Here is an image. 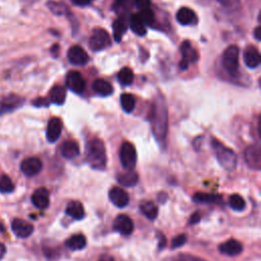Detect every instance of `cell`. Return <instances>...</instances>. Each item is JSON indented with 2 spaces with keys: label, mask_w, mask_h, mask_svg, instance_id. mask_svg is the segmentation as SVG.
Segmentation results:
<instances>
[{
  "label": "cell",
  "mask_w": 261,
  "mask_h": 261,
  "mask_svg": "<svg viewBox=\"0 0 261 261\" xmlns=\"http://www.w3.org/2000/svg\"><path fill=\"white\" fill-rule=\"evenodd\" d=\"M23 101L24 99L20 96L9 95L0 102V111H1V113H6V111L15 110L23 104Z\"/></svg>",
  "instance_id": "ffe728a7"
},
{
  "label": "cell",
  "mask_w": 261,
  "mask_h": 261,
  "mask_svg": "<svg viewBox=\"0 0 261 261\" xmlns=\"http://www.w3.org/2000/svg\"><path fill=\"white\" fill-rule=\"evenodd\" d=\"M42 163L39 158L29 157L24 159L21 164V170L27 177L37 176L42 170Z\"/></svg>",
  "instance_id": "30bf717a"
},
{
  "label": "cell",
  "mask_w": 261,
  "mask_h": 261,
  "mask_svg": "<svg viewBox=\"0 0 261 261\" xmlns=\"http://www.w3.org/2000/svg\"><path fill=\"white\" fill-rule=\"evenodd\" d=\"M121 166L127 170H133L137 164V151L135 146L130 142L122 143L119 150Z\"/></svg>",
  "instance_id": "5b68a950"
},
{
  "label": "cell",
  "mask_w": 261,
  "mask_h": 261,
  "mask_svg": "<svg viewBox=\"0 0 261 261\" xmlns=\"http://www.w3.org/2000/svg\"><path fill=\"white\" fill-rule=\"evenodd\" d=\"M157 235H158V239H159V249H163V248L166 247V236L161 233H157Z\"/></svg>",
  "instance_id": "b9f144b4"
},
{
  "label": "cell",
  "mask_w": 261,
  "mask_h": 261,
  "mask_svg": "<svg viewBox=\"0 0 261 261\" xmlns=\"http://www.w3.org/2000/svg\"><path fill=\"white\" fill-rule=\"evenodd\" d=\"M222 66L232 76L237 74L239 70V48L236 45L229 46L222 55Z\"/></svg>",
  "instance_id": "277c9868"
},
{
  "label": "cell",
  "mask_w": 261,
  "mask_h": 261,
  "mask_svg": "<svg viewBox=\"0 0 261 261\" xmlns=\"http://www.w3.org/2000/svg\"><path fill=\"white\" fill-rule=\"evenodd\" d=\"M32 202L35 207L38 209L44 210L49 206V202H50V199H49V192L45 188H39L37 189L33 195H32Z\"/></svg>",
  "instance_id": "ac0fdd59"
},
{
  "label": "cell",
  "mask_w": 261,
  "mask_h": 261,
  "mask_svg": "<svg viewBox=\"0 0 261 261\" xmlns=\"http://www.w3.org/2000/svg\"><path fill=\"white\" fill-rule=\"evenodd\" d=\"M86 244H87V240L85 238V236L81 234L73 235L66 241V246L69 248L70 250H72V251H78V250L84 249V248L86 247Z\"/></svg>",
  "instance_id": "cb8c5ba5"
},
{
  "label": "cell",
  "mask_w": 261,
  "mask_h": 261,
  "mask_svg": "<svg viewBox=\"0 0 261 261\" xmlns=\"http://www.w3.org/2000/svg\"><path fill=\"white\" fill-rule=\"evenodd\" d=\"M93 90L101 96H109L113 94L114 88L110 83L105 80L98 79L93 83Z\"/></svg>",
  "instance_id": "f1b7e54d"
},
{
  "label": "cell",
  "mask_w": 261,
  "mask_h": 261,
  "mask_svg": "<svg viewBox=\"0 0 261 261\" xmlns=\"http://www.w3.org/2000/svg\"><path fill=\"white\" fill-rule=\"evenodd\" d=\"M141 213L150 220H154L157 215H158V207L154 202L148 201V202H143L140 206Z\"/></svg>",
  "instance_id": "f546056e"
},
{
  "label": "cell",
  "mask_w": 261,
  "mask_h": 261,
  "mask_svg": "<svg viewBox=\"0 0 261 261\" xmlns=\"http://www.w3.org/2000/svg\"><path fill=\"white\" fill-rule=\"evenodd\" d=\"M118 80L122 86H130L134 82V72L131 69L125 68L120 70L118 74Z\"/></svg>",
  "instance_id": "4dcf8cb0"
},
{
  "label": "cell",
  "mask_w": 261,
  "mask_h": 261,
  "mask_svg": "<svg viewBox=\"0 0 261 261\" xmlns=\"http://www.w3.org/2000/svg\"><path fill=\"white\" fill-rule=\"evenodd\" d=\"M244 61L245 65L249 69H256L260 66L261 57L258 49L255 46H248L244 52Z\"/></svg>",
  "instance_id": "2e32d148"
},
{
  "label": "cell",
  "mask_w": 261,
  "mask_h": 261,
  "mask_svg": "<svg viewBox=\"0 0 261 261\" xmlns=\"http://www.w3.org/2000/svg\"><path fill=\"white\" fill-rule=\"evenodd\" d=\"M66 213L71 218L80 220L85 216V209L81 202L79 201H71L68 204Z\"/></svg>",
  "instance_id": "603a6c76"
},
{
  "label": "cell",
  "mask_w": 261,
  "mask_h": 261,
  "mask_svg": "<svg viewBox=\"0 0 261 261\" xmlns=\"http://www.w3.org/2000/svg\"><path fill=\"white\" fill-rule=\"evenodd\" d=\"M33 104H34V106H37V107H46L49 105V101L47 100L46 98L40 97V98L35 99V100L33 101Z\"/></svg>",
  "instance_id": "ab89813d"
},
{
  "label": "cell",
  "mask_w": 261,
  "mask_h": 261,
  "mask_svg": "<svg viewBox=\"0 0 261 261\" xmlns=\"http://www.w3.org/2000/svg\"><path fill=\"white\" fill-rule=\"evenodd\" d=\"M229 205L235 211H242L246 207V203H245V200L243 199V197L238 195V194H234L230 197Z\"/></svg>",
  "instance_id": "d6a6232c"
},
{
  "label": "cell",
  "mask_w": 261,
  "mask_h": 261,
  "mask_svg": "<svg viewBox=\"0 0 261 261\" xmlns=\"http://www.w3.org/2000/svg\"><path fill=\"white\" fill-rule=\"evenodd\" d=\"M61 131H63V121L58 118H52L49 120L46 130V137L48 142H56L61 135Z\"/></svg>",
  "instance_id": "9a60e30c"
},
{
  "label": "cell",
  "mask_w": 261,
  "mask_h": 261,
  "mask_svg": "<svg viewBox=\"0 0 261 261\" xmlns=\"http://www.w3.org/2000/svg\"><path fill=\"white\" fill-rule=\"evenodd\" d=\"M49 97L50 101L57 105H63L67 98V91L65 87L61 86H54L53 88L49 92Z\"/></svg>",
  "instance_id": "484cf974"
},
{
  "label": "cell",
  "mask_w": 261,
  "mask_h": 261,
  "mask_svg": "<svg viewBox=\"0 0 261 261\" xmlns=\"http://www.w3.org/2000/svg\"><path fill=\"white\" fill-rule=\"evenodd\" d=\"M118 182L123 186V187H134L139 181L138 173L134 170H127L125 172H120L117 177Z\"/></svg>",
  "instance_id": "44dd1931"
},
{
  "label": "cell",
  "mask_w": 261,
  "mask_h": 261,
  "mask_svg": "<svg viewBox=\"0 0 261 261\" xmlns=\"http://www.w3.org/2000/svg\"><path fill=\"white\" fill-rule=\"evenodd\" d=\"M169 261H206L202 258H199L190 254H179L169 259Z\"/></svg>",
  "instance_id": "8d00e7d4"
},
{
  "label": "cell",
  "mask_w": 261,
  "mask_h": 261,
  "mask_svg": "<svg viewBox=\"0 0 261 261\" xmlns=\"http://www.w3.org/2000/svg\"><path fill=\"white\" fill-rule=\"evenodd\" d=\"M201 219V215L198 213H194L190 217V225H196Z\"/></svg>",
  "instance_id": "7bdbcfd3"
},
{
  "label": "cell",
  "mask_w": 261,
  "mask_h": 261,
  "mask_svg": "<svg viewBox=\"0 0 261 261\" xmlns=\"http://www.w3.org/2000/svg\"><path fill=\"white\" fill-rule=\"evenodd\" d=\"M68 58L70 60V63L73 66H84L89 60V56L87 54V52L81 46H72L70 48V50L68 52Z\"/></svg>",
  "instance_id": "4fadbf2b"
},
{
  "label": "cell",
  "mask_w": 261,
  "mask_h": 261,
  "mask_svg": "<svg viewBox=\"0 0 261 261\" xmlns=\"http://www.w3.org/2000/svg\"><path fill=\"white\" fill-rule=\"evenodd\" d=\"M66 84L68 88L73 93L82 94L85 91L86 83L82 74L79 71H70L66 77Z\"/></svg>",
  "instance_id": "ba28073f"
},
{
  "label": "cell",
  "mask_w": 261,
  "mask_h": 261,
  "mask_svg": "<svg viewBox=\"0 0 261 261\" xmlns=\"http://www.w3.org/2000/svg\"><path fill=\"white\" fill-rule=\"evenodd\" d=\"M139 16L141 20L143 21V23L145 24V26L146 24L147 26H152L155 17H154V12L152 11L151 8H146V9L141 10V14Z\"/></svg>",
  "instance_id": "d590c367"
},
{
  "label": "cell",
  "mask_w": 261,
  "mask_h": 261,
  "mask_svg": "<svg viewBox=\"0 0 261 261\" xmlns=\"http://www.w3.org/2000/svg\"><path fill=\"white\" fill-rule=\"evenodd\" d=\"M47 6H48L49 9H50L53 12L54 15H58V16L66 15V14H68V12L70 11L69 8H68V6H66L63 3L55 2V1H49L47 3Z\"/></svg>",
  "instance_id": "e575fe53"
},
{
  "label": "cell",
  "mask_w": 261,
  "mask_h": 261,
  "mask_svg": "<svg viewBox=\"0 0 261 261\" xmlns=\"http://www.w3.org/2000/svg\"><path fill=\"white\" fill-rule=\"evenodd\" d=\"M135 3L140 8V10H143L146 8H150L151 0H135Z\"/></svg>",
  "instance_id": "f35d334b"
},
{
  "label": "cell",
  "mask_w": 261,
  "mask_h": 261,
  "mask_svg": "<svg viewBox=\"0 0 261 261\" xmlns=\"http://www.w3.org/2000/svg\"><path fill=\"white\" fill-rule=\"evenodd\" d=\"M218 1H219L221 4H223V5H227V4L229 3L230 0H218Z\"/></svg>",
  "instance_id": "c3c4849f"
},
{
  "label": "cell",
  "mask_w": 261,
  "mask_h": 261,
  "mask_svg": "<svg viewBox=\"0 0 261 261\" xmlns=\"http://www.w3.org/2000/svg\"><path fill=\"white\" fill-rule=\"evenodd\" d=\"M177 21L183 26H190L197 23V17L193 9L189 7H182L177 12Z\"/></svg>",
  "instance_id": "d6986e66"
},
{
  "label": "cell",
  "mask_w": 261,
  "mask_h": 261,
  "mask_svg": "<svg viewBox=\"0 0 261 261\" xmlns=\"http://www.w3.org/2000/svg\"><path fill=\"white\" fill-rule=\"evenodd\" d=\"M0 229H2V227H1V225H0Z\"/></svg>",
  "instance_id": "681fc988"
},
{
  "label": "cell",
  "mask_w": 261,
  "mask_h": 261,
  "mask_svg": "<svg viewBox=\"0 0 261 261\" xmlns=\"http://www.w3.org/2000/svg\"><path fill=\"white\" fill-rule=\"evenodd\" d=\"M111 44L109 34L103 29H95L89 40V46L93 51H101Z\"/></svg>",
  "instance_id": "8992f818"
},
{
  "label": "cell",
  "mask_w": 261,
  "mask_h": 261,
  "mask_svg": "<svg viewBox=\"0 0 261 261\" xmlns=\"http://www.w3.org/2000/svg\"><path fill=\"white\" fill-rule=\"evenodd\" d=\"M86 159L91 167L98 170H103L106 166V151L103 142L94 138L87 143L86 146Z\"/></svg>",
  "instance_id": "6da1fadb"
},
{
  "label": "cell",
  "mask_w": 261,
  "mask_h": 261,
  "mask_svg": "<svg viewBox=\"0 0 261 261\" xmlns=\"http://www.w3.org/2000/svg\"><path fill=\"white\" fill-rule=\"evenodd\" d=\"M11 230L18 238L26 239V238H29L30 236L33 234L34 227L33 225H31L30 222L26 220L16 218L11 222Z\"/></svg>",
  "instance_id": "8fae6325"
},
{
  "label": "cell",
  "mask_w": 261,
  "mask_h": 261,
  "mask_svg": "<svg viewBox=\"0 0 261 261\" xmlns=\"http://www.w3.org/2000/svg\"><path fill=\"white\" fill-rule=\"evenodd\" d=\"M120 105L122 109L126 111V113L130 114L134 110L135 105H136V100L135 97L132 94L125 93L120 96Z\"/></svg>",
  "instance_id": "1f68e13d"
},
{
  "label": "cell",
  "mask_w": 261,
  "mask_h": 261,
  "mask_svg": "<svg viewBox=\"0 0 261 261\" xmlns=\"http://www.w3.org/2000/svg\"><path fill=\"white\" fill-rule=\"evenodd\" d=\"M128 30V23L125 18H119L113 24V31H114V38L117 42H120L122 36Z\"/></svg>",
  "instance_id": "d4e9b609"
},
{
  "label": "cell",
  "mask_w": 261,
  "mask_h": 261,
  "mask_svg": "<svg viewBox=\"0 0 261 261\" xmlns=\"http://www.w3.org/2000/svg\"><path fill=\"white\" fill-rule=\"evenodd\" d=\"M187 242V236L186 235H179L176 238H173L171 241V248L172 249H177L185 245V243Z\"/></svg>",
  "instance_id": "74e56055"
},
{
  "label": "cell",
  "mask_w": 261,
  "mask_h": 261,
  "mask_svg": "<svg viewBox=\"0 0 261 261\" xmlns=\"http://www.w3.org/2000/svg\"><path fill=\"white\" fill-rule=\"evenodd\" d=\"M193 200L197 203H213V204L222 203L221 196L208 194V193H196L193 197Z\"/></svg>",
  "instance_id": "83f0119b"
},
{
  "label": "cell",
  "mask_w": 261,
  "mask_h": 261,
  "mask_svg": "<svg viewBox=\"0 0 261 261\" xmlns=\"http://www.w3.org/2000/svg\"><path fill=\"white\" fill-rule=\"evenodd\" d=\"M15 190V186L12 184L8 176H2L0 178V193L8 194Z\"/></svg>",
  "instance_id": "836d02e7"
},
{
  "label": "cell",
  "mask_w": 261,
  "mask_h": 261,
  "mask_svg": "<svg viewBox=\"0 0 261 261\" xmlns=\"http://www.w3.org/2000/svg\"><path fill=\"white\" fill-rule=\"evenodd\" d=\"M58 49H59L58 45H57V44H55V45L52 47V49H51L52 54H55V56H56V52H58Z\"/></svg>",
  "instance_id": "7dc6e473"
},
{
  "label": "cell",
  "mask_w": 261,
  "mask_h": 261,
  "mask_svg": "<svg viewBox=\"0 0 261 261\" xmlns=\"http://www.w3.org/2000/svg\"><path fill=\"white\" fill-rule=\"evenodd\" d=\"M109 200L113 202L117 207L122 208L129 204L130 198L128 193L119 187H114L109 191Z\"/></svg>",
  "instance_id": "5bb4252c"
},
{
  "label": "cell",
  "mask_w": 261,
  "mask_h": 261,
  "mask_svg": "<svg viewBox=\"0 0 261 261\" xmlns=\"http://www.w3.org/2000/svg\"><path fill=\"white\" fill-rule=\"evenodd\" d=\"M153 133L157 141L163 142L166 139L167 131V111L163 101L156 103L153 109Z\"/></svg>",
  "instance_id": "7a4b0ae2"
},
{
  "label": "cell",
  "mask_w": 261,
  "mask_h": 261,
  "mask_svg": "<svg viewBox=\"0 0 261 261\" xmlns=\"http://www.w3.org/2000/svg\"><path fill=\"white\" fill-rule=\"evenodd\" d=\"M93 0H71V2L73 4H76L78 6H86V5H89L90 3H92Z\"/></svg>",
  "instance_id": "60d3db41"
},
{
  "label": "cell",
  "mask_w": 261,
  "mask_h": 261,
  "mask_svg": "<svg viewBox=\"0 0 261 261\" xmlns=\"http://www.w3.org/2000/svg\"><path fill=\"white\" fill-rule=\"evenodd\" d=\"M99 261H115V259L111 256H109V255H104V256H102L100 258V260H99Z\"/></svg>",
  "instance_id": "bcb514c9"
},
{
  "label": "cell",
  "mask_w": 261,
  "mask_h": 261,
  "mask_svg": "<svg viewBox=\"0 0 261 261\" xmlns=\"http://www.w3.org/2000/svg\"><path fill=\"white\" fill-rule=\"evenodd\" d=\"M129 24L131 30L138 36H145L147 33L146 26L141 20L139 15H132L129 20Z\"/></svg>",
  "instance_id": "4316f807"
},
{
  "label": "cell",
  "mask_w": 261,
  "mask_h": 261,
  "mask_svg": "<svg viewBox=\"0 0 261 261\" xmlns=\"http://www.w3.org/2000/svg\"><path fill=\"white\" fill-rule=\"evenodd\" d=\"M218 250L221 254H225L228 256H237L242 253L243 245L235 239H231L225 243L219 245Z\"/></svg>",
  "instance_id": "e0dca14e"
},
{
  "label": "cell",
  "mask_w": 261,
  "mask_h": 261,
  "mask_svg": "<svg viewBox=\"0 0 261 261\" xmlns=\"http://www.w3.org/2000/svg\"><path fill=\"white\" fill-rule=\"evenodd\" d=\"M113 228L120 235L130 236L134 231V222L128 215L119 214L116 217Z\"/></svg>",
  "instance_id": "7c38bea8"
},
{
  "label": "cell",
  "mask_w": 261,
  "mask_h": 261,
  "mask_svg": "<svg viewBox=\"0 0 261 261\" xmlns=\"http://www.w3.org/2000/svg\"><path fill=\"white\" fill-rule=\"evenodd\" d=\"M60 151L65 158L72 159L80 154V146L74 141H67L61 146Z\"/></svg>",
  "instance_id": "7402d4cb"
},
{
  "label": "cell",
  "mask_w": 261,
  "mask_h": 261,
  "mask_svg": "<svg viewBox=\"0 0 261 261\" xmlns=\"http://www.w3.org/2000/svg\"><path fill=\"white\" fill-rule=\"evenodd\" d=\"M260 32H261V28L260 27H257L256 29H255V31H254V36H255V38H256V40L257 41H260Z\"/></svg>",
  "instance_id": "f6af8a7d"
},
{
  "label": "cell",
  "mask_w": 261,
  "mask_h": 261,
  "mask_svg": "<svg viewBox=\"0 0 261 261\" xmlns=\"http://www.w3.org/2000/svg\"><path fill=\"white\" fill-rule=\"evenodd\" d=\"M5 252H6L5 246L2 243H0V260L3 258V256L5 255Z\"/></svg>",
  "instance_id": "ee69618b"
},
{
  "label": "cell",
  "mask_w": 261,
  "mask_h": 261,
  "mask_svg": "<svg viewBox=\"0 0 261 261\" xmlns=\"http://www.w3.org/2000/svg\"><path fill=\"white\" fill-rule=\"evenodd\" d=\"M244 158L247 166L254 170L261 169V149L259 145H250L246 148Z\"/></svg>",
  "instance_id": "52a82bcc"
},
{
  "label": "cell",
  "mask_w": 261,
  "mask_h": 261,
  "mask_svg": "<svg viewBox=\"0 0 261 261\" xmlns=\"http://www.w3.org/2000/svg\"><path fill=\"white\" fill-rule=\"evenodd\" d=\"M181 53L182 59L180 61V69L182 71H186L189 68L190 63H195L197 60V52L195 49H193L189 41H184L181 45Z\"/></svg>",
  "instance_id": "9c48e42d"
},
{
  "label": "cell",
  "mask_w": 261,
  "mask_h": 261,
  "mask_svg": "<svg viewBox=\"0 0 261 261\" xmlns=\"http://www.w3.org/2000/svg\"><path fill=\"white\" fill-rule=\"evenodd\" d=\"M213 146L216 153V158L218 164L228 171H234L237 167V155L232 150V149L223 146L220 142L216 140H213Z\"/></svg>",
  "instance_id": "3957f363"
}]
</instances>
